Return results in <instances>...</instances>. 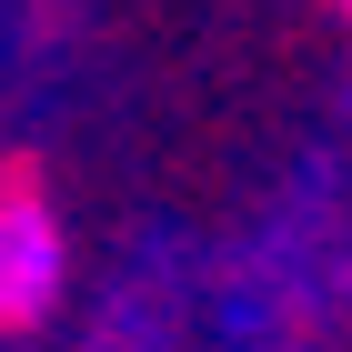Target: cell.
<instances>
[{"instance_id":"6da1fadb","label":"cell","mask_w":352,"mask_h":352,"mask_svg":"<svg viewBox=\"0 0 352 352\" xmlns=\"http://www.w3.org/2000/svg\"><path fill=\"white\" fill-rule=\"evenodd\" d=\"M60 212H51V182L30 151L0 162V332H30L60 292Z\"/></svg>"}]
</instances>
